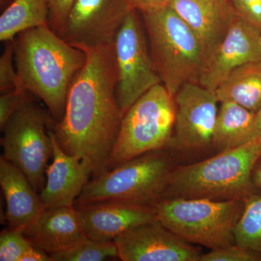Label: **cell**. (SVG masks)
<instances>
[{
    "label": "cell",
    "mask_w": 261,
    "mask_h": 261,
    "mask_svg": "<svg viewBox=\"0 0 261 261\" xmlns=\"http://www.w3.org/2000/svg\"><path fill=\"white\" fill-rule=\"evenodd\" d=\"M82 50L87 61L70 85L64 116L51 129L63 151L87 163L95 178L107 169L123 114L113 44Z\"/></svg>",
    "instance_id": "6da1fadb"
},
{
    "label": "cell",
    "mask_w": 261,
    "mask_h": 261,
    "mask_svg": "<svg viewBox=\"0 0 261 261\" xmlns=\"http://www.w3.org/2000/svg\"><path fill=\"white\" fill-rule=\"evenodd\" d=\"M15 42V68L22 88L40 98L55 122L61 121L70 85L85 65L87 54L48 25L20 33Z\"/></svg>",
    "instance_id": "7a4b0ae2"
},
{
    "label": "cell",
    "mask_w": 261,
    "mask_h": 261,
    "mask_svg": "<svg viewBox=\"0 0 261 261\" xmlns=\"http://www.w3.org/2000/svg\"><path fill=\"white\" fill-rule=\"evenodd\" d=\"M260 156L261 146L256 137L247 145L221 151L205 161L176 166L162 198L245 199L256 188L252 173Z\"/></svg>",
    "instance_id": "3957f363"
},
{
    "label": "cell",
    "mask_w": 261,
    "mask_h": 261,
    "mask_svg": "<svg viewBox=\"0 0 261 261\" xmlns=\"http://www.w3.org/2000/svg\"><path fill=\"white\" fill-rule=\"evenodd\" d=\"M141 13L152 61L169 93L174 97L185 84H198L207 57L200 38L169 5Z\"/></svg>",
    "instance_id": "277c9868"
},
{
    "label": "cell",
    "mask_w": 261,
    "mask_h": 261,
    "mask_svg": "<svg viewBox=\"0 0 261 261\" xmlns=\"http://www.w3.org/2000/svg\"><path fill=\"white\" fill-rule=\"evenodd\" d=\"M176 167L167 149L146 152L92 178L74 205L120 201L154 205L162 198Z\"/></svg>",
    "instance_id": "5b68a950"
},
{
    "label": "cell",
    "mask_w": 261,
    "mask_h": 261,
    "mask_svg": "<svg viewBox=\"0 0 261 261\" xmlns=\"http://www.w3.org/2000/svg\"><path fill=\"white\" fill-rule=\"evenodd\" d=\"M245 199L162 198L154 204L158 220L187 243L211 250L235 244Z\"/></svg>",
    "instance_id": "8992f818"
},
{
    "label": "cell",
    "mask_w": 261,
    "mask_h": 261,
    "mask_svg": "<svg viewBox=\"0 0 261 261\" xmlns=\"http://www.w3.org/2000/svg\"><path fill=\"white\" fill-rule=\"evenodd\" d=\"M175 118L174 97L165 86L149 89L123 115L106 171L146 152L167 148Z\"/></svg>",
    "instance_id": "52a82bcc"
},
{
    "label": "cell",
    "mask_w": 261,
    "mask_h": 261,
    "mask_svg": "<svg viewBox=\"0 0 261 261\" xmlns=\"http://www.w3.org/2000/svg\"><path fill=\"white\" fill-rule=\"evenodd\" d=\"M54 121L48 110L29 97L2 130L3 157L23 171L37 192L45 185L48 161L53 157Z\"/></svg>",
    "instance_id": "ba28073f"
},
{
    "label": "cell",
    "mask_w": 261,
    "mask_h": 261,
    "mask_svg": "<svg viewBox=\"0 0 261 261\" xmlns=\"http://www.w3.org/2000/svg\"><path fill=\"white\" fill-rule=\"evenodd\" d=\"M138 12L132 10L127 14L113 44L117 68V101L123 115L149 89L162 84Z\"/></svg>",
    "instance_id": "9c48e42d"
},
{
    "label": "cell",
    "mask_w": 261,
    "mask_h": 261,
    "mask_svg": "<svg viewBox=\"0 0 261 261\" xmlns=\"http://www.w3.org/2000/svg\"><path fill=\"white\" fill-rule=\"evenodd\" d=\"M176 118L167 149L201 152L212 147L218 111L216 92L199 84H185L174 96Z\"/></svg>",
    "instance_id": "30bf717a"
},
{
    "label": "cell",
    "mask_w": 261,
    "mask_h": 261,
    "mask_svg": "<svg viewBox=\"0 0 261 261\" xmlns=\"http://www.w3.org/2000/svg\"><path fill=\"white\" fill-rule=\"evenodd\" d=\"M130 10L126 0H75L61 38L81 49L111 45Z\"/></svg>",
    "instance_id": "8fae6325"
},
{
    "label": "cell",
    "mask_w": 261,
    "mask_h": 261,
    "mask_svg": "<svg viewBox=\"0 0 261 261\" xmlns=\"http://www.w3.org/2000/svg\"><path fill=\"white\" fill-rule=\"evenodd\" d=\"M113 241L123 261H200L202 255L159 220L130 228Z\"/></svg>",
    "instance_id": "7c38bea8"
},
{
    "label": "cell",
    "mask_w": 261,
    "mask_h": 261,
    "mask_svg": "<svg viewBox=\"0 0 261 261\" xmlns=\"http://www.w3.org/2000/svg\"><path fill=\"white\" fill-rule=\"evenodd\" d=\"M261 60V33L238 15L221 44L206 58L199 84L216 92L236 69Z\"/></svg>",
    "instance_id": "4fadbf2b"
},
{
    "label": "cell",
    "mask_w": 261,
    "mask_h": 261,
    "mask_svg": "<svg viewBox=\"0 0 261 261\" xmlns=\"http://www.w3.org/2000/svg\"><path fill=\"white\" fill-rule=\"evenodd\" d=\"M74 206L86 234L98 242L113 241L130 228L158 220L154 205L102 201Z\"/></svg>",
    "instance_id": "5bb4252c"
},
{
    "label": "cell",
    "mask_w": 261,
    "mask_h": 261,
    "mask_svg": "<svg viewBox=\"0 0 261 261\" xmlns=\"http://www.w3.org/2000/svg\"><path fill=\"white\" fill-rule=\"evenodd\" d=\"M53 161L46 171V182L40 197L46 209L74 206L92 176L91 168L76 156L67 154L50 129Z\"/></svg>",
    "instance_id": "9a60e30c"
},
{
    "label": "cell",
    "mask_w": 261,
    "mask_h": 261,
    "mask_svg": "<svg viewBox=\"0 0 261 261\" xmlns=\"http://www.w3.org/2000/svg\"><path fill=\"white\" fill-rule=\"evenodd\" d=\"M169 6L200 38L207 56L221 44L238 16L230 0H172Z\"/></svg>",
    "instance_id": "2e32d148"
},
{
    "label": "cell",
    "mask_w": 261,
    "mask_h": 261,
    "mask_svg": "<svg viewBox=\"0 0 261 261\" xmlns=\"http://www.w3.org/2000/svg\"><path fill=\"white\" fill-rule=\"evenodd\" d=\"M0 185L6 202L8 228L25 232L46 210L40 195L21 170L0 158Z\"/></svg>",
    "instance_id": "e0dca14e"
},
{
    "label": "cell",
    "mask_w": 261,
    "mask_h": 261,
    "mask_svg": "<svg viewBox=\"0 0 261 261\" xmlns=\"http://www.w3.org/2000/svg\"><path fill=\"white\" fill-rule=\"evenodd\" d=\"M34 246L49 255L88 240L75 206L46 209L24 232Z\"/></svg>",
    "instance_id": "ac0fdd59"
},
{
    "label": "cell",
    "mask_w": 261,
    "mask_h": 261,
    "mask_svg": "<svg viewBox=\"0 0 261 261\" xmlns=\"http://www.w3.org/2000/svg\"><path fill=\"white\" fill-rule=\"evenodd\" d=\"M256 113L232 102H222L218 111L212 147L227 150L247 145L256 138Z\"/></svg>",
    "instance_id": "d6986e66"
},
{
    "label": "cell",
    "mask_w": 261,
    "mask_h": 261,
    "mask_svg": "<svg viewBox=\"0 0 261 261\" xmlns=\"http://www.w3.org/2000/svg\"><path fill=\"white\" fill-rule=\"evenodd\" d=\"M219 102H232L254 113L261 108V60L233 70L216 90Z\"/></svg>",
    "instance_id": "ffe728a7"
},
{
    "label": "cell",
    "mask_w": 261,
    "mask_h": 261,
    "mask_svg": "<svg viewBox=\"0 0 261 261\" xmlns=\"http://www.w3.org/2000/svg\"><path fill=\"white\" fill-rule=\"evenodd\" d=\"M47 0H13L0 17V40L14 39L28 29L48 25Z\"/></svg>",
    "instance_id": "44dd1931"
},
{
    "label": "cell",
    "mask_w": 261,
    "mask_h": 261,
    "mask_svg": "<svg viewBox=\"0 0 261 261\" xmlns=\"http://www.w3.org/2000/svg\"><path fill=\"white\" fill-rule=\"evenodd\" d=\"M235 243L250 250L261 261V189L245 198V206L234 231Z\"/></svg>",
    "instance_id": "7402d4cb"
},
{
    "label": "cell",
    "mask_w": 261,
    "mask_h": 261,
    "mask_svg": "<svg viewBox=\"0 0 261 261\" xmlns=\"http://www.w3.org/2000/svg\"><path fill=\"white\" fill-rule=\"evenodd\" d=\"M49 255L53 261H101L118 257V249L114 241L98 242L88 239L71 248Z\"/></svg>",
    "instance_id": "603a6c76"
},
{
    "label": "cell",
    "mask_w": 261,
    "mask_h": 261,
    "mask_svg": "<svg viewBox=\"0 0 261 261\" xmlns=\"http://www.w3.org/2000/svg\"><path fill=\"white\" fill-rule=\"evenodd\" d=\"M33 246L23 231L8 228L0 234V260L20 261L24 253Z\"/></svg>",
    "instance_id": "cb8c5ba5"
},
{
    "label": "cell",
    "mask_w": 261,
    "mask_h": 261,
    "mask_svg": "<svg viewBox=\"0 0 261 261\" xmlns=\"http://www.w3.org/2000/svg\"><path fill=\"white\" fill-rule=\"evenodd\" d=\"M15 39L5 42L4 51L0 58V92L1 93L22 88L15 68Z\"/></svg>",
    "instance_id": "d4e9b609"
},
{
    "label": "cell",
    "mask_w": 261,
    "mask_h": 261,
    "mask_svg": "<svg viewBox=\"0 0 261 261\" xmlns=\"http://www.w3.org/2000/svg\"><path fill=\"white\" fill-rule=\"evenodd\" d=\"M200 261H260L250 250L235 243L211 250L201 255Z\"/></svg>",
    "instance_id": "484cf974"
},
{
    "label": "cell",
    "mask_w": 261,
    "mask_h": 261,
    "mask_svg": "<svg viewBox=\"0 0 261 261\" xmlns=\"http://www.w3.org/2000/svg\"><path fill=\"white\" fill-rule=\"evenodd\" d=\"M30 92L18 88L1 93L0 97V128L3 130L10 118L29 97Z\"/></svg>",
    "instance_id": "4316f807"
},
{
    "label": "cell",
    "mask_w": 261,
    "mask_h": 261,
    "mask_svg": "<svg viewBox=\"0 0 261 261\" xmlns=\"http://www.w3.org/2000/svg\"><path fill=\"white\" fill-rule=\"evenodd\" d=\"M48 27L61 37L65 23L75 0H47Z\"/></svg>",
    "instance_id": "83f0119b"
},
{
    "label": "cell",
    "mask_w": 261,
    "mask_h": 261,
    "mask_svg": "<svg viewBox=\"0 0 261 261\" xmlns=\"http://www.w3.org/2000/svg\"><path fill=\"white\" fill-rule=\"evenodd\" d=\"M237 14L261 33V0H230Z\"/></svg>",
    "instance_id": "f1b7e54d"
},
{
    "label": "cell",
    "mask_w": 261,
    "mask_h": 261,
    "mask_svg": "<svg viewBox=\"0 0 261 261\" xmlns=\"http://www.w3.org/2000/svg\"><path fill=\"white\" fill-rule=\"evenodd\" d=\"M130 8L140 13L168 6L172 0H126Z\"/></svg>",
    "instance_id": "f546056e"
},
{
    "label": "cell",
    "mask_w": 261,
    "mask_h": 261,
    "mask_svg": "<svg viewBox=\"0 0 261 261\" xmlns=\"http://www.w3.org/2000/svg\"><path fill=\"white\" fill-rule=\"evenodd\" d=\"M20 261H53L50 255L39 247L33 246L25 252Z\"/></svg>",
    "instance_id": "4dcf8cb0"
},
{
    "label": "cell",
    "mask_w": 261,
    "mask_h": 261,
    "mask_svg": "<svg viewBox=\"0 0 261 261\" xmlns=\"http://www.w3.org/2000/svg\"><path fill=\"white\" fill-rule=\"evenodd\" d=\"M252 181L256 188L261 189V156L252 170Z\"/></svg>",
    "instance_id": "1f68e13d"
},
{
    "label": "cell",
    "mask_w": 261,
    "mask_h": 261,
    "mask_svg": "<svg viewBox=\"0 0 261 261\" xmlns=\"http://www.w3.org/2000/svg\"><path fill=\"white\" fill-rule=\"evenodd\" d=\"M256 137L261 146V108L260 111L256 113Z\"/></svg>",
    "instance_id": "d6a6232c"
},
{
    "label": "cell",
    "mask_w": 261,
    "mask_h": 261,
    "mask_svg": "<svg viewBox=\"0 0 261 261\" xmlns=\"http://www.w3.org/2000/svg\"><path fill=\"white\" fill-rule=\"evenodd\" d=\"M8 0H0V3H1V6L3 7V5H4L5 3H7Z\"/></svg>",
    "instance_id": "836d02e7"
}]
</instances>
